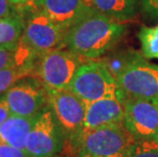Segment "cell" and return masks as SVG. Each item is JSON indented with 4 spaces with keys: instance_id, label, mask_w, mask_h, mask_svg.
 Listing matches in <instances>:
<instances>
[{
    "instance_id": "ffe728a7",
    "label": "cell",
    "mask_w": 158,
    "mask_h": 157,
    "mask_svg": "<svg viewBox=\"0 0 158 157\" xmlns=\"http://www.w3.org/2000/svg\"><path fill=\"white\" fill-rule=\"evenodd\" d=\"M19 44L0 45V71L16 65V48Z\"/></svg>"
},
{
    "instance_id": "44dd1931",
    "label": "cell",
    "mask_w": 158,
    "mask_h": 157,
    "mask_svg": "<svg viewBox=\"0 0 158 157\" xmlns=\"http://www.w3.org/2000/svg\"><path fill=\"white\" fill-rule=\"evenodd\" d=\"M142 10L149 19L158 21V0H141Z\"/></svg>"
},
{
    "instance_id": "9a60e30c",
    "label": "cell",
    "mask_w": 158,
    "mask_h": 157,
    "mask_svg": "<svg viewBox=\"0 0 158 157\" xmlns=\"http://www.w3.org/2000/svg\"><path fill=\"white\" fill-rule=\"evenodd\" d=\"M26 27V19L21 13H11L0 19V45L19 44Z\"/></svg>"
},
{
    "instance_id": "4fadbf2b",
    "label": "cell",
    "mask_w": 158,
    "mask_h": 157,
    "mask_svg": "<svg viewBox=\"0 0 158 157\" xmlns=\"http://www.w3.org/2000/svg\"><path fill=\"white\" fill-rule=\"evenodd\" d=\"M35 118L36 115L32 118L10 115L0 126V143H5L26 151L27 140Z\"/></svg>"
},
{
    "instance_id": "277c9868",
    "label": "cell",
    "mask_w": 158,
    "mask_h": 157,
    "mask_svg": "<svg viewBox=\"0 0 158 157\" xmlns=\"http://www.w3.org/2000/svg\"><path fill=\"white\" fill-rule=\"evenodd\" d=\"M86 60L66 48L50 50L37 59L33 76L39 79L47 89H69L76 72Z\"/></svg>"
},
{
    "instance_id": "52a82bcc",
    "label": "cell",
    "mask_w": 158,
    "mask_h": 157,
    "mask_svg": "<svg viewBox=\"0 0 158 157\" xmlns=\"http://www.w3.org/2000/svg\"><path fill=\"white\" fill-rule=\"evenodd\" d=\"M127 98L158 102V65L151 63L142 52L116 78Z\"/></svg>"
},
{
    "instance_id": "7402d4cb",
    "label": "cell",
    "mask_w": 158,
    "mask_h": 157,
    "mask_svg": "<svg viewBox=\"0 0 158 157\" xmlns=\"http://www.w3.org/2000/svg\"><path fill=\"white\" fill-rule=\"evenodd\" d=\"M0 157H29V155L25 150L5 143H0Z\"/></svg>"
},
{
    "instance_id": "8992f818",
    "label": "cell",
    "mask_w": 158,
    "mask_h": 157,
    "mask_svg": "<svg viewBox=\"0 0 158 157\" xmlns=\"http://www.w3.org/2000/svg\"><path fill=\"white\" fill-rule=\"evenodd\" d=\"M66 140L52 109L45 106L36 115L26 144L29 157H56Z\"/></svg>"
},
{
    "instance_id": "603a6c76",
    "label": "cell",
    "mask_w": 158,
    "mask_h": 157,
    "mask_svg": "<svg viewBox=\"0 0 158 157\" xmlns=\"http://www.w3.org/2000/svg\"><path fill=\"white\" fill-rule=\"evenodd\" d=\"M10 110L8 108V105L6 103L4 97L0 96V126L10 116Z\"/></svg>"
},
{
    "instance_id": "7c38bea8",
    "label": "cell",
    "mask_w": 158,
    "mask_h": 157,
    "mask_svg": "<svg viewBox=\"0 0 158 157\" xmlns=\"http://www.w3.org/2000/svg\"><path fill=\"white\" fill-rule=\"evenodd\" d=\"M124 101L126 100L119 97H111L87 104L85 131L123 123Z\"/></svg>"
},
{
    "instance_id": "2e32d148",
    "label": "cell",
    "mask_w": 158,
    "mask_h": 157,
    "mask_svg": "<svg viewBox=\"0 0 158 157\" xmlns=\"http://www.w3.org/2000/svg\"><path fill=\"white\" fill-rule=\"evenodd\" d=\"M140 53L141 52H138L134 49H122L116 50V51L111 50L106 55H104V57L100 60L105 64L110 73L116 79L135 60Z\"/></svg>"
},
{
    "instance_id": "d6986e66",
    "label": "cell",
    "mask_w": 158,
    "mask_h": 157,
    "mask_svg": "<svg viewBox=\"0 0 158 157\" xmlns=\"http://www.w3.org/2000/svg\"><path fill=\"white\" fill-rule=\"evenodd\" d=\"M129 157H158V139H136L130 147Z\"/></svg>"
},
{
    "instance_id": "7a4b0ae2",
    "label": "cell",
    "mask_w": 158,
    "mask_h": 157,
    "mask_svg": "<svg viewBox=\"0 0 158 157\" xmlns=\"http://www.w3.org/2000/svg\"><path fill=\"white\" fill-rule=\"evenodd\" d=\"M69 89L86 104L111 97H127L116 79L101 60H86L76 72Z\"/></svg>"
},
{
    "instance_id": "8fae6325",
    "label": "cell",
    "mask_w": 158,
    "mask_h": 157,
    "mask_svg": "<svg viewBox=\"0 0 158 157\" xmlns=\"http://www.w3.org/2000/svg\"><path fill=\"white\" fill-rule=\"evenodd\" d=\"M34 5L66 31L95 10L91 0H34Z\"/></svg>"
},
{
    "instance_id": "3957f363",
    "label": "cell",
    "mask_w": 158,
    "mask_h": 157,
    "mask_svg": "<svg viewBox=\"0 0 158 157\" xmlns=\"http://www.w3.org/2000/svg\"><path fill=\"white\" fill-rule=\"evenodd\" d=\"M135 138L123 122L84 131L77 146L78 155L89 157H129Z\"/></svg>"
},
{
    "instance_id": "484cf974",
    "label": "cell",
    "mask_w": 158,
    "mask_h": 157,
    "mask_svg": "<svg viewBox=\"0 0 158 157\" xmlns=\"http://www.w3.org/2000/svg\"><path fill=\"white\" fill-rule=\"evenodd\" d=\"M78 157H89V156H86V155H79Z\"/></svg>"
},
{
    "instance_id": "30bf717a",
    "label": "cell",
    "mask_w": 158,
    "mask_h": 157,
    "mask_svg": "<svg viewBox=\"0 0 158 157\" xmlns=\"http://www.w3.org/2000/svg\"><path fill=\"white\" fill-rule=\"evenodd\" d=\"M123 125L135 139H158V102L127 98Z\"/></svg>"
},
{
    "instance_id": "9c48e42d",
    "label": "cell",
    "mask_w": 158,
    "mask_h": 157,
    "mask_svg": "<svg viewBox=\"0 0 158 157\" xmlns=\"http://www.w3.org/2000/svg\"><path fill=\"white\" fill-rule=\"evenodd\" d=\"M66 32L33 3V10L26 19L22 40L41 55L50 50L63 48Z\"/></svg>"
},
{
    "instance_id": "ac0fdd59",
    "label": "cell",
    "mask_w": 158,
    "mask_h": 157,
    "mask_svg": "<svg viewBox=\"0 0 158 157\" xmlns=\"http://www.w3.org/2000/svg\"><path fill=\"white\" fill-rule=\"evenodd\" d=\"M34 68L29 66L12 65L0 71V94L8 91L19 80L33 76Z\"/></svg>"
},
{
    "instance_id": "ba28073f",
    "label": "cell",
    "mask_w": 158,
    "mask_h": 157,
    "mask_svg": "<svg viewBox=\"0 0 158 157\" xmlns=\"http://www.w3.org/2000/svg\"><path fill=\"white\" fill-rule=\"evenodd\" d=\"M10 114L21 118L37 115L48 105V92L36 76H30L15 84L3 94Z\"/></svg>"
},
{
    "instance_id": "5bb4252c",
    "label": "cell",
    "mask_w": 158,
    "mask_h": 157,
    "mask_svg": "<svg viewBox=\"0 0 158 157\" xmlns=\"http://www.w3.org/2000/svg\"><path fill=\"white\" fill-rule=\"evenodd\" d=\"M95 10L126 23L136 15L141 0H91Z\"/></svg>"
},
{
    "instance_id": "cb8c5ba5",
    "label": "cell",
    "mask_w": 158,
    "mask_h": 157,
    "mask_svg": "<svg viewBox=\"0 0 158 157\" xmlns=\"http://www.w3.org/2000/svg\"><path fill=\"white\" fill-rule=\"evenodd\" d=\"M11 5L10 0H0V19L11 14Z\"/></svg>"
},
{
    "instance_id": "d4e9b609",
    "label": "cell",
    "mask_w": 158,
    "mask_h": 157,
    "mask_svg": "<svg viewBox=\"0 0 158 157\" xmlns=\"http://www.w3.org/2000/svg\"><path fill=\"white\" fill-rule=\"evenodd\" d=\"M12 5H18V6H29L32 3H34V0H10Z\"/></svg>"
},
{
    "instance_id": "6da1fadb",
    "label": "cell",
    "mask_w": 158,
    "mask_h": 157,
    "mask_svg": "<svg viewBox=\"0 0 158 157\" xmlns=\"http://www.w3.org/2000/svg\"><path fill=\"white\" fill-rule=\"evenodd\" d=\"M127 31L126 23L94 10L68 30L63 48L94 60L113 50Z\"/></svg>"
},
{
    "instance_id": "5b68a950",
    "label": "cell",
    "mask_w": 158,
    "mask_h": 157,
    "mask_svg": "<svg viewBox=\"0 0 158 157\" xmlns=\"http://www.w3.org/2000/svg\"><path fill=\"white\" fill-rule=\"evenodd\" d=\"M48 92V105L52 109L60 128L73 149H77L81 136L85 131L87 104L69 89Z\"/></svg>"
},
{
    "instance_id": "e0dca14e",
    "label": "cell",
    "mask_w": 158,
    "mask_h": 157,
    "mask_svg": "<svg viewBox=\"0 0 158 157\" xmlns=\"http://www.w3.org/2000/svg\"><path fill=\"white\" fill-rule=\"evenodd\" d=\"M141 44V52L147 59L158 60V25L152 27L143 26L138 32Z\"/></svg>"
}]
</instances>
